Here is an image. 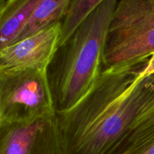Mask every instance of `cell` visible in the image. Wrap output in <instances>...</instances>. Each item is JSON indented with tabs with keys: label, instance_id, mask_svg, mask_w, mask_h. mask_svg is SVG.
Returning a JSON list of instances; mask_svg holds the SVG:
<instances>
[{
	"label": "cell",
	"instance_id": "obj_8",
	"mask_svg": "<svg viewBox=\"0 0 154 154\" xmlns=\"http://www.w3.org/2000/svg\"><path fill=\"white\" fill-rule=\"evenodd\" d=\"M39 0H0V51L18 40Z\"/></svg>",
	"mask_w": 154,
	"mask_h": 154
},
{
	"label": "cell",
	"instance_id": "obj_11",
	"mask_svg": "<svg viewBox=\"0 0 154 154\" xmlns=\"http://www.w3.org/2000/svg\"><path fill=\"white\" fill-rule=\"evenodd\" d=\"M153 73H154V55L152 56V57L148 60L147 63H146L144 69H143L142 72H141V75H140V78L148 76V75H152V74Z\"/></svg>",
	"mask_w": 154,
	"mask_h": 154
},
{
	"label": "cell",
	"instance_id": "obj_7",
	"mask_svg": "<svg viewBox=\"0 0 154 154\" xmlns=\"http://www.w3.org/2000/svg\"><path fill=\"white\" fill-rule=\"evenodd\" d=\"M114 154H154V97L137 116Z\"/></svg>",
	"mask_w": 154,
	"mask_h": 154
},
{
	"label": "cell",
	"instance_id": "obj_3",
	"mask_svg": "<svg viewBox=\"0 0 154 154\" xmlns=\"http://www.w3.org/2000/svg\"><path fill=\"white\" fill-rule=\"evenodd\" d=\"M154 55V0L117 1L105 42L103 69L135 66Z\"/></svg>",
	"mask_w": 154,
	"mask_h": 154
},
{
	"label": "cell",
	"instance_id": "obj_13",
	"mask_svg": "<svg viewBox=\"0 0 154 154\" xmlns=\"http://www.w3.org/2000/svg\"><path fill=\"white\" fill-rule=\"evenodd\" d=\"M153 74H154V73H153Z\"/></svg>",
	"mask_w": 154,
	"mask_h": 154
},
{
	"label": "cell",
	"instance_id": "obj_1",
	"mask_svg": "<svg viewBox=\"0 0 154 154\" xmlns=\"http://www.w3.org/2000/svg\"><path fill=\"white\" fill-rule=\"evenodd\" d=\"M145 63L103 69L90 92L56 113L62 154H114L137 116L154 97V74Z\"/></svg>",
	"mask_w": 154,
	"mask_h": 154
},
{
	"label": "cell",
	"instance_id": "obj_4",
	"mask_svg": "<svg viewBox=\"0 0 154 154\" xmlns=\"http://www.w3.org/2000/svg\"><path fill=\"white\" fill-rule=\"evenodd\" d=\"M48 71L32 69L0 71L2 121L55 116Z\"/></svg>",
	"mask_w": 154,
	"mask_h": 154
},
{
	"label": "cell",
	"instance_id": "obj_6",
	"mask_svg": "<svg viewBox=\"0 0 154 154\" xmlns=\"http://www.w3.org/2000/svg\"><path fill=\"white\" fill-rule=\"evenodd\" d=\"M61 22L0 51V71L32 69L48 71L59 46Z\"/></svg>",
	"mask_w": 154,
	"mask_h": 154
},
{
	"label": "cell",
	"instance_id": "obj_12",
	"mask_svg": "<svg viewBox=\"0 0 154 154\" xmlns=\"http://www.w3.org/2000/svg\"><path fill=\"white\" fill-rule=\"evenodd\" d=\"M2 122V118H1V115H0V123H1Z\"/></svg>",
	"mask_w": 154,
	"mask_h": 154
},
{
	"label": "cell",
	"instance_id": "obj_5",
	"mask_svg": "<svg viewBox=\"0 0 154 154\" xmlns=\"http://www.w3.org/2000/svg\"><path fill=\"white\" fill-rule=\"evenodd\" d=\"M0 154H62L56 115L2 121Z\"/></svg>",
	"mask_w": 154,
	"mask_h": 154
},
{
	"label": "cell",
	"instance_id": "obj_10",
	"mask_svg": "<svg viewBox=\"0 0 154 154\" xmlns=\"http://www.w3.org/2000/svg\"><path fill=\"white\" fill-rule=\"evenodd\" d=\"M102 0H70L61 21L60 48L64 45L82 25Z\"/></svg>",
	"mask_w": 154,
	"mask_h": 154
},
{
	"label": "cell",
	"instance_id": "obj_9",
	"mask_svg": "<svg viewBox=\"0 0 154 154\" xmlns=\"http://www.w3.org/2000/svg\"><path fill=\"white\" fill-rule=\"evenodd\" d=\"M69 2L70 0H39L16 42L37 34L56 23L61 22Z\"/></svg>",
	"mask_w": 154,
	"mask_h": 154
},
{
	"label": "cell",
	"instance_id": "obj_2",
	"mask_svg": "<svg viewBox=\"0 0 154 154\" xmlns=\"http://www.w3.org/2000/svg\"><path fill=\"white\" fill-rule=\"evenodd\" d=\"M117 0H102L57 50L48 69L56 111L70 109L94 87L103 71L106 36Z\"/></svg>",
	"mask_w": 154,
	"mask_h": 154
}]
</instances>
